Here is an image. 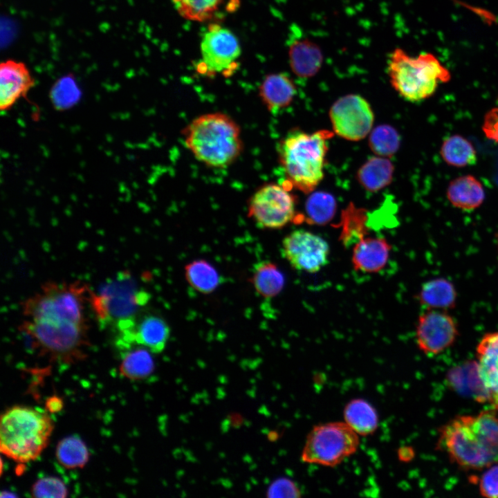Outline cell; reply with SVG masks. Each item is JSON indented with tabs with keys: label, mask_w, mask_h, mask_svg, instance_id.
<instances>
[{
	"label": "cell",
	"mask_w": 498,
	"mask_h": 498,
	"mask_svg": "<svg viewBox=\"0 0 498 498\" xmlns=\"http://www.w3.org/2000/svg\"><path fill=\"white\" fill-rule=\"evenodd\" d=\"M482 129L488 138L498 143V106L487 113Z\"/></svg>",
	"instance_id": "cell-40"
},
{
	"label": "cell",
	"mask_w": 498,
	"mask_h": 498,
	"mask_svg": "<svg viewBox=\"0 0 498 498\" xmlns=\"http://www.w3.org/2000/svg\"><path fill=\"white\" fill-rule=\"evenodd\" d=\"M332 136L329 130L313 133L293 130L281 140L279 159L291 186L309 193L319 185L324 178L329 140Z\"/></svg>",
	"instance_id": "cell-2"
},
{
	"label": "cell",
	"mask_w": 498,
	"mask_h": 498,
	"mask_svg": "<svg viewBox=\"0 0 498 498\" xmlns=\"http://www.w3.org/2000/svg\"><path fill=\"white\" fill-rule=\"evenodd\" d=\"M19 328L33 349L51 360L71 364L86 356L87 324L26 319Z\"/></svg>",
	"instance_id": "cell-5"
},
{
	"label": "cell",
	"mask_w": 498,
	"mask_h": 498,
	"mask_svg": "<svg viewBox=\"0 0 498 498\" xmlns=\"http://www.w3.org/2000/svg\"><path fill=\"white\" fill-rule=\"evenodd\" d=\"M439 448L456 465L480 470L494 465L473 423L472 416H456L443 426Z\"/></svg>",
	"instance_id": "cell-9"
},
{
	"label": "cell",
	"mask_w": 498,
	"mask_h": 498,
	"mask_svg": "<svg viewBox=\"0 0 498 498\" xmlns=\"http://www.w3.org/2000/svg\"><path fill=\"white\" fill-rule=\"evenodd\" d=\"M441 155L451 166L462 167L475 165L477 152L472 143L460 135H453L444 140Z\"/></svg>",
	"instance_id": "cell-30"
},
{
	"label": "cell",
	"mask_w": 498,
	"mask_h": 498,
	"mask_svg": "<svg viewBox=\"0 0 498 498\" xmlns=\"http://www.w3.org/2000/svg\"><path fill=\"white\" fill-rule=\"evenodd\" d=\"M329 117L333 132L351 141L365 138L371 132L374 120L369 102L357 94L337 100L331 107Z\"/></svg>",
	"instance_id": "cell-13"
},
{
	"label": "cell",
	"mask_w": 498,
	"mask_h": 498,
	"mask_svg": "<svg viewBox=\"0 0 498 498\" xmlns=\"http://www.w3.org/2000/svg\"><path fill=\"white\" fill-rule=\"evenodd\" d=\"M201 61L196 65L202 75H230L237 68L241 48L236 36L217 24L210 26L201 43Z\"/></svg>",
	"instance_id": "cell-11"
},
{
	"label": "cell",
	"mask_w": 498,
	"mask_h": 498,
	"mask_svg": "<svg viewBox=\"0 0 498 498\" xmlns=\"http://www.w3.org/2000/svg\"><path fill=\"white\" fill-rule=\"evenodd\" d=\"M458 335L455 321L439 309H427L418 317L416 338L419 349L426 354L436 355L450 347Z\"/></svg>",
	"instance_id": "cell-15"
},
{
	"label": "cell",
	"mask_w": 498,
	"mask_h": 498,
	"mask_svg": "<svg viewBox=\"0 0 498 498\" xmlns=\"http://www.w3.org/2000/svg\"><path fill=\"white\" fill-rule=\"evenodd\" d=\"M418 298L427 309L446 310L454 306L456 292L451 282L439 277L424 283Z\"/></svg>",
	"instance_id": "cell-24"
},
{
	"label": "cell",
	"mask_w": 498,
	"mask_h": 498,
	"mask_svg": "<svg viewBox=\"0 0 498 498\" xmlns=\"http://www.w3.org/2000/svg\"><path fill=\"white\" fill-rule=\"evenodd\" d=\"M63 407V402L62 399L57 396H53L48 398L46 402V408L51 413H55L60 411Z\"/></svg>",
	"instance_id": "cell-41"
},
{
	"label": "cell",
	"mask_w": 498,
	"mask_h": 498,
	"mask_svg": "<svg viewBox=\"0 0 498 498\" xmlns=\"http://www.w3.org/2000/svg\"><path fill=\"white\" fill-rule=\"evenodd\" d=\"M82 95L81 90L72 74L59 78L51 87L50 98L54 106L66 109L75 104Z\"/></svg>",
	"instance_id": "cell-35"
},
{
	"label": "cell",
	"mask_w": 498,
	"mask_h": 498,
	"mask_svg": "<svg viewBox=\"0 0 498 498\" xmlns=\"http://www.w3.org/2000/svg\"><path fill=\"white\" fill-rule=\"evenodd\" d=\"M117 332L116 346L121 351L133 346H142L153 353L162 352L170 335L167 323L158 315L139 313L120 321L114 326Z\"/></svg>",
	"instance_id": "cell-12"
},
{
	"label": "cell",
	"mask_w": 498,
	"mask_h": 498,
	"mask_svg": "<svg viewBox=\"0 0 498 498\" xmlns=\"http://www.w3.org/2000/svg\"><path fill=\"white\" fill-rule=\"evenodd\" d=\"M300 33L297 28H292L288 42V61L297 77L308 79L320 71L323 63V54L315 42Z\"/></svg>",
	"instance_id": "cell-17"
},
{
	"label": "cell",
	"mask_w": 498,
	"mask_h": 498,
	"mask_svg": "<svg viewBox=\"0 0 498 498\" xmlns=\"http://www.w3.org/2000/svg\"><path fill=\"white\" fill-rule=\"evenodd\" d=\"M251 283L260 296L271 298L277 296L282 290L285 278L275 264L263 260L254 265Z\"/></svg>",
	"instance_id": "cell-25"
},
{
	"label": "cell",
	"mask_w": 498,
	"mask_h": 498,
	"mask_svg": "<svg viewBox=\"0 0 498 498\" xmlns=\"http://www.w3.org/2000/svg\"><path fill=\"white\" fill-rule=\"evenodd\" d=\"M447 196L454 207L472 210L483 203L485 191L482 184L474 176L465 175L456 178L450 182Z\"/></svg>",
	"instance_id": "cell-23"
},
{
	"label": "cell",
	"mask_w": 498,
	"mask_h": 498,
	"mask_svg": "<svg viewBox=\"0 0 498 498\" xmlns=\"http://www.w3.org/2000/svg\"><path fill=\"white\" fill-rule=\"evenodd\" d=\"M479 488L482 496L487 498H498V465L490 466L481 476Z\"/></svg>",
	"instance_id": "cell-38"
},
{
	"label": "cell",
	"mask_w": 498,
	"mask_h": 498,
	"mask_svg": "<svg viewBox=\"0 0 498 498\" xmlns=\"http://www.w3.org/2000/svg\"><path fill=\"white\" fill-rule=\"evenodd\" d=\"M35 82L22 62L12 59L0 64V109L9 111L22 98H26Z\"/></svg>",
	"instance_id": "cell-16"
},
{
	"label": "cell",
	"mask_w": 498,
	"mask_h": 498,
	"mask_svg": "<svg viewBox=\"0 0 498 498\" xmlns=\"http://www.w3.org/2000/svg\"><path fill=\"white\" fill-rule=\"evenodd\" d=\"M68 490L64 482L57 477H46L37 480L31 488L34 497H66Z\"/></svg>",
	"instance_id": "cell-37"
},
{
	"label": "cell",
	"mask_w": 498,
	"mask_h": 498,
	"mask_svg": "<svg viewBox=\"0 0 498 498\" xmlns=\"http://www.w3.org/2000/svg\"><path fill=\"white\" fill-rule=\"evenodd\" d=\"M259 91L261 100L273 113L289 106L297 92L293 80L284 73L268 75L262 81Z\"/></svg>",
	"instance_id": "cell-21"
},
{
	"label": "cell",
	"mask_w": 498,
	"mask_h": 498,
	"mask_svg": "<svg viewBox=\"0 0 498 498\" xmlns=\"http://www.w3.org/2000/svg\"><path fill=\"white\" fill-rule=\"evenodd\" d=\"M53 429L47 413L30 407H12L1 416V452L17 462L33 461L46 447Z\"/></svg>",
	"instance_id": "cell-3"
},
{
	"label": "cell",
	"mask_w": 498,
	"mask_h": 498,
	"mask_svg": "<svg viewBox=\"0 0 498 498\" xmlns=\"http://www.w3.org/2000/svg\"><path fill=\"white\" fill-rule=\"evenodd\" d=\"M185 276L188 284L199 293L207 294L215 290L221 282L218 271L210 262L196 259L185 267Z\"/></svg>",
	"instance_id": "cell-29"
},
{
	"label": "cell",
	"mask_w": 498,
	"mask_h": 498,
	"mask_svg": "<svg viewBox=\"0 0 498 498\" xmlns=\"http://www.w3.org/2000/svg\"><path fill=\"white\" fill-rule=\"evenodd\" d=\"M296 199L288 189L276 183H266L252 195L248 216L264 229H279L297 221Z\"/></svg>",
	"instance_id": "cell-10"
},
{
	"label": "cell",
	"mask_w": 498,
	"mask_h": 498,
	"mask_svg": "<svg viewBox=\"0 0 498 498\" xmlns=\"http://www.w3.org/2000/svg\"><path fill=\"white\" fill-rule=\"evenodd\" d=\"M450 387L460 394L480 403L489 400L476 361H467L453 367L447 376Z\"/></svg>",
	"instance_id": "cell-20"
},
{
	"label": "cell",
	"mask_w": 498,
	"mask_h": 498,
	"mask_svg": "<svg viewBox=\"0 0 498 498\" xmlns=\"http://www.w3.org/2000/svg\"><path fill=\"white\" fill-rule=\"evenodd\" d=\"M391 246L382 237H365L353 246L351 262L357 271L376 273L386 266Z\"/></svg>",
	"instance_id": "cell-18"
},
{
	"label": "cell",
	"mask_w": 498,
	"mask_h": 498,
	"mask_svg": "<svg viewBox=\"0 0 498 498\" xmlns=\"http://www.w3.org/2000/svg\"><path fill=\"white\" fill-rule=\"evenodd\" d=\"M366 210L349 204L342 212L340 225V240L345 247L354 246L368 235Z\"/></svg>",
	"instance_id": "cell-28"
},
{
	"label": "cell",
	"mask_w": 498,
	"mask_h": 498,
	"mask_svg": "<svg viewBox=\"0 0 498 498\" xmlns=\"http://www.w3.org/2000/svg\"><path fill=\"white\" fill-rule=\"evenodd\" d=\"M473 425L494 465L498 463V417L492 411L472 416Z\"/></svg>",
	"instance_id": "cell-31"
},
{
	"label": "cell",
	"mask_w": 498,
	"mask_h": 498,
	"mask_svg": "<svg viewBox=\"0 0 498 498\" xmlns=\"http://www.w3.org/2000/svg\"><path fill=\"white\" fill-rule=\"evenodd\" d=\"M336 210L335 199L330 194L317 192L311 194L305 205L306 216L309 223L324 225L333 217Z\"/></svg>",
	"instance_id": "cell-33"
},
{
	"label": "cell",
	"mask_w": 498,
	"mask_h": 498,
	"mask_svg": "<svg viewBox=\"0 0 498 498\" xmlns=\"http://www.w3.org/2000/svg\"><path fill=\"white\" fill-rule=\"evenodd\" d=\"M88 285L80 282L44 283L22 304L28 320H46L87 324L84 313Z\"/></svg>",
	"instance_id": "cell-6"
},
{
	"label": "cell",
	"mask_w": 498,
	"mask_h": 498,
	"mask_svg": "<svg viewBox=\"0 0 498 498\" xmlns=\"http://www.w3.org/2000/svg\"><path fill=\"white\" fill-rule=\"evenodd\" d=\"M148 349L133 346L122 351L120 371L129 379L140 380L148 377L154 370V362Z\"/></svg>",
	"instance_id": "cell-27"
},
{
	"label": "cell",
	"mask_w": 498,
	"mask_h": 498,
	"mask_svg": "<svg viewBox=\"0 0 498 498\" xmlns=\"http://www.w3.org/2000/svg\"><path fill=\"white\" fill-rule=\"evenodd\" d=\"M184 142L205 165L223 169L233 164L243 149L239 124L221 112L201 115L183 130Z\"/></svg>",
	"instance_id": "cell-1"
},
{
	"label": "cell",
	"mask_w": 498,
	"mask_h": 498,
	"mask_svg": "<svg viewBox=\"0 0 498 498\" xmlns=\"http://www.w3.org/2000/svg\"><path fill=\"white\" fill-rule=\"evenodd\" d=\"M387 66L392 87L411 102L430 98L439 84L450 79L449 71L434 55L426 52L413 57L396 48L389 55Z\"/></svg>",
	"instance_id": "cell-4"
},
{
	"label": "cell",
	"mask_w": 498,
	"mask_h": 498,
	"mask_svg": "<svg viewBox=\"0 0 498 498\" xmlns=\"http://www.w3.org/2000/svg\"><path fill=\"white\" fill-rule=\"evenodd\" d=\"M282 255L293 268L316 273L329 261V247L321 237L305 230L287 234L282 243Z\"/></svg>",
	"instance_id": "cell-14"
},
{
	"label": "cell",
	"mask_w": 498,
	"mask_h": 498,
	"mask_svg": "<svg viewBox=\"0 0 498 498\" xmlns=\"http://www.w3.org/2000/svg\"><path fill=\"white\" fill-rule=\"evenodd\" d=\"M270 497H298L301 491L297 484L287 478H279L275 481L268 490Z\"/></svg>",
	"instance_id": "cell-39"
},
{
	"label": "cell",
	"mask_w": 498,
	"mask_h": 498,
	"mask_svg": "<svg viewBox=\"0 0 498 498\" xmlns=\"http://www.w3.org/2000/svg\"><path fill=\"white\" fill-rule=\"evenodd\" d=\"M359 437L344 421L320 423L307 434L301 460L309 464L336 466L356 452Z\"/></svg>",
	"instance_id": "cell-8"
},
{
	"label": "cell",
	"mask_w": 498,
	"mask_h": 498,
	"mask_svg": "<svg viewBox=\"0 0 498 498\" xmlns=\"http://www.w3.org/2000/svg\"><path fill=\"white\" fill-rule=\"evenodd\" d=\"M178 12L188 20L203 22L210 19L223 0H172Z\"/></svg>",
	"instance_id": "cell-34"
},
{
	"label": "cell",
	"mask_w": 498,
	"mask_h": 498,
	"mask_svg": "<svg viewBox=\"0 0 498 498\" xmlns=\"http://www.w3.org/2000/svg\"><path fill=\"white\" fill-rule=\"evenodd\" d=\"M344 422L360 436H369L376 432L379 425V416L374 406L366 399H351L343 409Z\"/></svg>",
	"instance_id": "cell-22"
},
{
	"label": "cell",
	"mask_w": 498,
	"mask_h": 498,
	"mask_svg": "<svg viewBox=\"0 0 498 498\" xmlns=\"http://www.w3.org/2000/svg\"><path fill=\"white\" fill-rule=\"evenodd\" d=\"M479 371L489 401L498 410V332L486 334L477 347Z\"/></svg>",
	"instance_id": "cell-19"
},
{
	"label": "cell",
	"mask_w": 498,
	"mask_h": 498,
	"mask_svg": "<svg viewBox=\"0 0 498 498\" xmlns=\"http://www.w3.org/2000/svg\"><path fill=\"white\" fill-rule=\"evenodd\" d=\"M149 299L131 274L121 271L96 292H89V302L100 326H114L120 321L134 317Z\"/></svg>",
	"instance_id": "cell-7"
},
{
	"label": "cell",
	"mask_w": 498,
	"mask_h": 498,
	"mask_svg": "<svg viewBox=\"0 0 498 498\" xmlns=\"http://www.w3.org/2000/svg\"><path fill=\"white\" fill-rule=\"evenodd\" d=\"M393 173L394 166L386 157H372L360 167L358 178L366 190L376 192L391 183Z\"/></svg>",
	"instance_id": "cell-26"
},
{
	"label": "cell",
	"mask_w": 498,
	"mask_h": 498,
	"mask_svg": "<svg viewBox=\"0 0 498 498\" xmlns=\"http://www.w3.org/2000/svg\"><path fill=\"white\" fill-rule=\"evenodd\" d=\"M369 144L376 154L387 157L398 150L400 138L398 132L393 127L380 125L371 131Z\"/></svg>",
	"instance_id": "cell-36"
},
{
	"label": "cell",
	"mask_w": 498,
	"mask_h": 498,
	"mask_svg": "<svg viewBox=\"0 0 498 498\" xmlns=\"http://www.w3.org/2000/svg\"><path fill=\"white\" fill-rule=\"evenodd\" d=\"M55 454L59 463L68 469L83 468L89 458L87 447L76 436L61 440L57 445Z\"/></svg>",
	"instance_id": "cell-32"
}]
</instances>
